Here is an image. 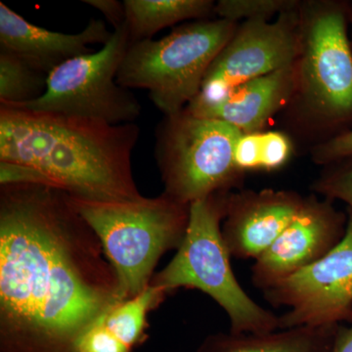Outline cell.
Returning <instances> with one entry per match:
<instances>
[{"instance_id": "obj_6", "label": "cell", "mask_w": 352, "mask_h": 352, "mask_svg": "<svg viewBox=\"0 0 352 352\" xmlns=\"http://www.w3.org/2000/svg\"><path fill=\"white\" fill-rule=\"evenodd\" d=\"M243 134L226 122L197 117L186 108L166 116L155 150L164 193L186 205L226 193L242 178L234 153Z\"/></svg>"}, {"instance_id": "obj_11", "label": "cell", "mask_w": 352, "mask_h": 352, "mask_svg": "<svg viewBox=\"0 0 352 352\" xmlns=\"http://www.w3.org/2000/svg\"><path fill=\"white\" fill-rule=\"evenodd\" d=\"M347 217L331 200L308 197L300 212L252 266V282L264 292L320 261L344 238Z\"/></svg>"}, {"instance_id": "obj_5", "label": "cell", "mask_w": 352, "mask_h": 352, "mask_svg": "<svg viewBox=\"0 0 352 352\" xmlns=\"http://www.w3.org/2000/svg\"><path fill=\"white\" fill-rule=\"evenodd\" d=\"M237 31L236 22L198 21L159 41L131 44L118 72L120 87L142 88L166 116L182 112L200 94L215 58Z\"/></svg>"}, {"instance_id": "obj_3", "label": "cell", "mask_w": 352, "mask_h": 352, "mask_svg": "<svg viewBox=\"0 0 352 352\" xmlns=\"http://www.w3.org/2000/svg\"><path fill=\"white\" fill-rule=\"evenodd\" d=\"M69 199L98 238L117 275L122 302L149 286L157 261L180 247L188 227L190 205L166 193L131 201H94L69 194Z\"/></svg>"}, {"instance_id": "obj_19", "label": "cell", "mask_w": 352, "mask_h": 352, "mask_svg": "<svg viewBox=\"0 0 352 352\" xmlns=\"http://www.w3.org/2000/svg\"><path fill=\"white\" fill-rule=\"evenodd\" d=\"M47 76L9 51L0 50V105H20L43 96Z\"/></svg>"}, {"instance_id": "obj_12", "label": "cell", "mask_w": 352, "mask_h": 352, "mask_svg": "<svg viewBox=\"0 0 352 352\" xmlns=\"http://www.w3.org/2000/svg\"><path fill=\"white\" fill-rule=\"evenodd\" d=\"M296 192L227 194L222 238L231 258L256 261L281 235L305 203Z\"/></svg>"}, {"instance_id": "obj_14", "label": "cell", "mask_w": 352, "mask_h": 352, "mask_svg": "<svg viewBox=\"0 0 352 352\" xmlns=\"http://www.w3.org/2000/svg\"><path fill=\"white\" fill-rule=\"evenodd\" d=\"M298 62L233 88L210 105H189L197 117L222 120L243 133L261 131L267 120L298 90Z\"/></svg>"}, {"instance_id": "obj_24", "label": "cell", "mask_w": 352, "mask_h": 352, "mask_svg": "<svg viewBox=\"0 0 352 352\" xmlns=\"http://www.w3.org/2000/svg\"><path fill=\"white\" fill-rule=\"evenodd\" d=\"M85 3L100 11L115 29L126 23V7L117 0H83Z\"/></svg>"}, {"instance_id": "obj_25", "label": "cell", "mask_w": 352, "mask_h": 352, "mask_svg": "<svg viewBox=\"0 0 352 352\" xmlns=\"http://www.w3.org/2000/svg\"><path fill=\"white\" fill-rule=\"evenodd\" d=\"M332 352H352V323L349 327L340 326Z\"/></svg>"}, {"instance_id": "obj_13", "label": "cell", "mask_w": 352, "mask_h": 352, "mask_svg": "<svg viewBox=\"0 0 352 352\" xmlns=\"http://www.w3.org/2000/svg\"><path fill=\"white\" fill-rule=\"evenodd\" d=\"M113 32L102 20L91 19L78 34H63L32 24L0 2V50L22 58L48 76L58 66L94 52L89 44H105Z\"/></svg>"}, {"instance_id": "obj_18", "label": "cell", "mask_w": 352, "mask_h": 352, "mask_svg": "<svg viewBox=\"0 0 352 352\" xmlns=\"http://www.w3.org/2000/svg\"><path fill=\"white\" fill-rule=\"evenodd\" d=\"M166 293L161 287L152 284L138 296L106 310L101 315L104 324L116 338L132 349L144 333L148 311Z\"/></svg>"}, {"instance_id": "obj_8", "label": "cell", "mask_w": 352, "mask_h": 352, "mask_svg": "<svg viewBox=\"0 0 352 352\" xmlns=\"http://www.w3.org/2000/svg\"><path fill=\"white\" fill-rule=\"evenodd\" d=\"M298 78V90L320 117L351 119L352 54L342 7L315 4L300 19Z\"/></svg>"}, {"instance_id": "obj_9", "label": "cell", "mask_w": 352, "mask_h": 352, "mask_svg": "<svg viewBox=\"0 0 352 352\" xmlns=\"http://www.w3.org/2000/svg\"><path fill=\"white\" fill-rule=\"evenodd\" d=\"M300 53L298 10L281 14L274 23L245 21L215 58L200 94L189 105H210L221 100L243 83L296 64Z\"/></svg>"}, {"instance_id": "obj_2", "label": "cell", "mask_w": 352, "mask_h": 352, "mask_svg": "<svg viewBox=\"0 0 352 352\" xmlns=\"http://www.w3.org/2000/svg\"><path fill=\"white\" fill-rule=\"evenodd\" d=\"M139 127L0 105V182L39 183L94 201L141 198L131 156Z\"/></svg>"}, {"instance_id": "obj_16", "label": "cell", "mask_w": 352, "mask_h": 352, "mask_svg": "<svg viewBox=\"0 0 352 352\" xmlns=\"http://www.w3.org/2000/svg\"><path fill=\"white\" fill-rule=\"evenodd\" d=\"M126 23L131 43L152 39L156 32L189 19L210 15V0H126Z\"/></svg>"}, {"instance_id": "obj_4", "label": "cell", "mask_w": 352, "mask_h": 352, "mask_svg": "<svg viewBox=\"0 0 352 352\" xmlns=\"http://www.w3.org/2000/svg\"><path fill=\"white\" fill-rule=\"evenodd\" d=\"M227 193L190 205L189 223L177 254L155 278L164 291L198 289L219 303L230 320V332L264 333L279 330V316L254 302L234 274L221 234Z\"/></svg>"}, {"instance_id": "obj_7", "label": "cell", "mask_w": 352, "mask_h": 352, "mask_svg": "<svg viewBox=\"0 0 352 352\" xmlns=\"http://www.w3.org/2000/svg\"><path fill=\"white\" fill-rule=\"evenodd\" d=\"M131 44L124 23L115 29L101 50L73 58L53 69L43 96L10 107L99 120L113 126L132 124L140 115V103L131 90L117 82L118 72Z\"/></svg>"}, {"instance_id": "obj_22", "label": "cell", "mask_w": 352, "mask_h": 352, "mask_svg": "<svg viewBox=\"0 0 352 352\" xmlns=\"http://www.w3.org/2000/svg\"><path fill=\"white\" fill-rule=\"evenodd\" d=\"M314 189L328 200L344 201L352 212V163L329 171L315 183Z\"/></svg>"}, {"instance_id": "obj_15", "label": "cell", "mask_w": 352, "mask_h": 352, "mask_svg": "<svg viewBox=\"0 0 352 352\" xmlns=\"http://www.w3.org/2000/svg\"><path fill=\"white\" fill-rule=\"evenodd\" d=\"M340 325L302 326L264 333H219L199 352H332Z\"/></svg>"}, {"instance_id": "obj_20", "label": "cell", "mask_w": 352, "mask_h": 352, "mask_svg": "<svg viewBox=\"0 0 352 352\" xmlns=\"http://www.w3.org/2000/svg\"><path fill=\"white\" fill-rule=\"evenodd\" d=\"M298 6L295 0H221L215 4L214 12L220 19L232 22L241 18L267 20L276 13L281 15L295 11Z\"/></svg>"}, {"instance_id": "obj_21", "label": "cell", "mask_w": 352, "mask_h": 352, "mask_svg": "<svg viewBox=\"0 0 352 352\" xmlns=\"http://www.w3.org/2000/svg\"><path fill=\"white\" fill-rule=\"evenodd\" d=\"M131 349L120 342L106 327L101 315L85 328L73 344L72 352H131Z\"/></svg>"}, {"instance_id": "obj_10", "label": "cell", "mask_w": 352, "mask_h": 352, "mask_svg": "<svg viewBox=\"0 0 352 352\" xmlns=\"http://www.w3.org/2000/svg\"><path fill=\"white\" fill-rule=\"evenodd\" d=\"M274 307H288L279 316V330L302 326L352 323V212L346 234L320 261L263 292Z\"/></svg>"}, {"instance_id": "obj_23", "label": "cell", "mask_w": 352, "mask_h": 352, "mask_svg": "<svg viewBox=\"0 0 352 352\" xmlns=\"http://www.w3.org/2000/svg\"><path fill=\"white\" fill-rule=\"evenodd\" d=\"M315 162L330 164L352 160V131L336 136L314 150Z\"/></svg>"}, {"instance_id": "obj_1", "label": "cell", "mask_w": 352, "mask_h": 352, "mask_svg": "<svg viewBox=\"0 0 352 352\" xmlns=\"http://www.w3.org/2000/svg\"><path fill=\"white\" fill-rule=\"evenodd\" d=\"M96 239L63 190L1 185L0 307L11 346L72 352L85 328L122 302Z\"/></svg>"}, {"instance_id": "obj_17", "label": "cell", "mask_w": 352, "mask_h": 352, "mask_svg": "<svg viewBox=\"0 0 352 352\" xmlns=\"http://www.w3.org/2000/svg\"><path fill=\"white\" fill-rule=\"evenodd\" d=\"M292 153L289 138L281 132L244 133L238 140L234 162L240 171L274 170L283 166Z\"/></svg>"}]
</instances>
